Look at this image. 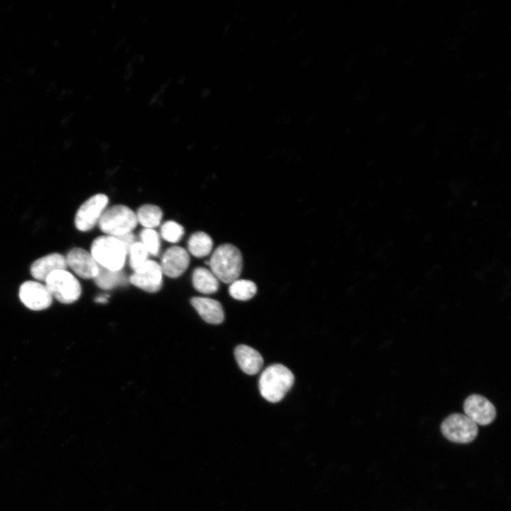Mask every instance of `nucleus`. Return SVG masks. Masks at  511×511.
Returning a JSON list of instances; mask_svg holds the SVG:
<instances>
[{
    "label": "nucleus",
    "instance_id": "22",
    "mask_svg": "<svg viewBox=\"0 0 511 511\" xmlns=\"http://www.w3.org/2000/svg\"><path fill=\"white\" fill-rule=\"evenodd\" d=\"M129 264L133 271L141 267L148 259V252L141 242H136L129 249Z\"/></svg>",
    "mask_w": 511,
    "mask_h": 511
},
{
    "label": "nucleus",
    "instance_id": "11",
    "mask_svg": "<svg viewBox=\"0 0 511 511\" xmlns=\"http://www.w3.org/2000/svg\"><path fill=\"white\" fill-rule=\"evenodd\" d=\"M66 258L69 266L79 277L94 279L98 273V264L87 251L81 248H72Z\"/></svg>",
    "mask_w": 511,
    "mask_h": 511
},
{
    "label": "nucleus",
    "instance_id": "10",
    "mask_svg": "<svg viewBox=\"0 0 511 511\" xmlns=\"http://www.w3.org/2000/svg\"><path fill=\"white\" fill-rule=\"evenodd\" d=\"M463 407L465 414L476 424L488 425L495 419V406L480 395L473 394L468 396Z\"/></svg>",
    "mask_w": 511,
    "mask_h": 511
},
{
    "label": "nucleus",
    "instance_id": "24",
    "mask_svg": "<svg viewBox=\"0 0 511 511\" xmlns=\"http://www.w3.org/2000/svg\"><path fill=\"white\" fill-rule=\"evenodd\" d=\"M115 237L123 244L128 255L129 249L136 242L134 234L132 232H128Z\"/></svg>",
    "mask_w": 511,
    "mask_h": 511
},
{
    "label": "nucleus",
    "instance_id": "9",
    "mask_svg": "<svg viewBox=\"0 0 511 511\" xmlns=\"http://www.w3.org/2000/svg\"><path fill=\"white\" fill-rule=\"evenodd\" d=\"M163 274L160 264L155 260H148L133 272L129 281L133 285L148 292H155L162 287Z\"/></svg>",
    "mask_w": 511,
    "mask_h": 511
},
{
    "label": "nucleus",
    "instance_id": "3",
    "mask_svg": "<svg viewBox=\"0 0 511 511\" xmlns=\"http://www.w3.org/2000/svg\"><path fill=\"white\" fill-rule=\"evenodd\" d=\"M91 255L99 265L112 271H120L125 264L127 252L116 237L106 235L94 240Z\"/></svg>",
    "mask_w": 511,
    "mask_h": 511
},
{
    "label": "nucleus",
    "instance_id": "16",
    "mask_svg": "<svg viewBox=\"0 0 511 511\" xmlns=\"http://www.w3.org/2000/svg\"><path fill=\"white\" fill-rule=\"evenodd\" d=\"M194 287L203 294H211L218 290L219 282L213 273L204 267L195 268L192 273Z\"/></svg>",
    "mask_w": 511,
    "mask_h": 511
},
{
    "label": "nucleus",
    "instance_id": "20",
    "mask_svg": "<svg viewBox=\"0 0 511 511\" xmlns=\"http://www.w3.org/2000/svg\"><path fill=\"white\" fill-rule=\"evenodd\" d=\"M257 292L256 284L248 280H238L231 283L229 292L230 295L237 300L246 301L251 299Z\"/></svg>",
    "mask_w": 511,
    "mask_h": 511
},
{
    "label": "nucleus",
    "instance_id": "23",
    "mask_svg": "<svg viewBox=\"0 0 511 511\" xmlns=\"http://www.w3.org/2000/svg\"><path fill=\"white\" fill-rule=\"evenodd\" d=\"M160 233L165 240L170 243L178 242L185 233L182 226L173 221H167L161 226Z\"/></svg>",
    "mask_w": 511,
    "mask_h": 511
},
{
    "label": "nucleus",
    "instance_id": "2",
    "mask_svg": "<svg viewBox=\"0 0 511 511\" xmlns=\"http://www.w3.org/2000/svg\"><path fill=\"white\" fill-rule=\"evenodd\" d=\"M292 371L282 364L268 366L261 373L259 379L260 395L270 402L280 401L294 383Z\"/></svg>",
    "mask_w": 511,
    "mask_h": 511
},
{
    "label": "nucleus",
    "instance_id": "25",
    "mask_svg": "<svg viewBox=\"0 0 511 511\" xmlns=\"http://www.w3.org/2000/svg\"><path fill=\"white\" fill-rule=\"evenodd\" d=\"M95 301H96L97 302L104 303V302H106V301H107V297H106V296H104V295H103V296H99V297H98L96 298Z\"/></svg>",
    "mask_w": 511,
    "mask_h": 511
},
{
    "label": "nucleus",
    "instance_id": "13",
    "mask_svg": "<svg viewBox=\"0 0 511 511\" xmlns=\"http://www.w3.org/2000/svg\"><path fill=\"white\" fill-rule=\"evenodd\" d=\"M66 258L60 253H53L35 260L31 265V275L39 281H45L54 271L67 270Z\"/></svg>",
    "mask_w": 511,
    "mask_h": 511
},
{
    "label": "nucleus",
    "instance_id": "1",
    "mask_svg": "<svg viewBox=\"0 0 511 511\" xmlns=\"http://www.w3.org/2000/svg\"><path fill=\"white\" fill-rule=\"evenodd\" d=\"M209 265L211 271L219 280L229 284L236 280L241 273L242 254L232 244H221L212 253Z\"/></svg>",
    "mask_w": 511,
    "mask_h": 511
},
{
    "label": "nucleus",
    "instance_id": "17",
    "mask_svg": "<svg viewBox=\"0 0 511 511\" xmlns=\"http://www.w3.org/2000/svg\"><path fill=\"white\" fill-rule=\"evenodd\" d=\"M187 247L192 255L197 258H202L211 253L213 241L207 233L198 231L189 237Z\"/></svg>",
    "mask_w": 511,
    "mask_h": 511
},
{
    "label": "nucleus",
    "instance_id": "18",
    "mask_svg": "<svg viewBox=\"0 0 511 511\" xmlns=\"http://www.w3.org/2000/svg\"><path fill=\"white\" fill-rule=\"evenodd\" d=\"M94 280L96 285L104 290H110L125 283L126 278L121 270L112 271L99 265L98 273Z\"/></svg>",
    "mask_w": 511,
    "mask_h": 511
},
{
    "label": "nucleus",
    "instance_id": "21",
    "mask_svg": "<svg viewBox=\"0 0 511 511\" xmlns=\"http://www.w3.org/2000/svg\"><path fill=\"white\" fill-rule=\"evenodd\" d=\"M141 243L144 246L149 254L157 256L160 248L158 233L153 229H143L140 233Z\"/></svg>",
    "mask_w": 511,
    "mask_h": 511
},
{
    "label": "nucleus",
    "instance_id": "7",
    "mask_svg": "<svg viewBox=\"0 0 511 511\" xmlns=\"http://www.w3.org/2000/svg\"><path fill=\"white\" fill-rule=\"evenodd\" d=\"M108 202L109 198L104 194H97L89 197L76 213V228L81 231L91 230L99 222Z\"/></svg>",
    "mask_w": 511,
    "mask_h": 511
},
{
    "label": "nucleus",
    "instance_id": "4",
    "mask_svg": "<svg viewBox=\"0 0 511 511\" xmlns=\"http://www.w3.org/2000/svg\"><path fill=\"white\" fill-rule=\"evenodd\" d=\"M98 223L101 231L115 237L131 232L136 226L138 221L132 209L118 204L104 211Z\"/></svg>",
    "mask_w": 511,
    "mask_h": 511
},
{
    "label": "nucleus",
    "instance_id": "12",
    "mask_svg": "<svg viewBox=\"0 0 511 511\" xmlns=\"http://www.w3.org/2000/svg\"><path fill=\"white\" fill-rule=\"evenodd\" d=\"M189 263V256L187 251L180 246H172L163 254L160 267L163 274L175 278L185 273Z\"/></svg>",
    "mask_w": 511,
    "mask_h": 511
},
{
    "label": "nucleus",
    "instance_id": "15",
    "mask_svg": "<svg viewBox=\"0 0 511 511\" xmlns=\"http://www.w3.org/2000/svg\"><path fill=\"white\" fill-rule=\"evenodd\" d=\"M234 356L240 368L248 375H255L261 369L263 359L254 348L246 345H238Z\"/></svg>",
    "mask_w": 511,
    "mask_h": 511
},
{
    "label": "nucleus",
    "instance_id": "14",
    "mask_svg": "<svg viewBox=\"0 0 511 511\" xmlns=\"http://www.w3.org/2000/svg\"><path fill=\"white\" fill-rule=\"evenodd\" d=\"M191 304L207 323L218 324L224 319L223 307L217 300L207 297H193Z\"/></svg>",
    "mask_w": 511,
    "mask_h": 511
},
{
    "label": "nucleus",
    "instance_id": "5",
    "mask_svg": "<svg viewBox=\"0 0 511 511\" xmlns=\"http://www.w3.org/2000/svg\"><path fill=\"white\" fill-rule=\"evenodd\" d=\"M45 282L53 297L62 304L73 303L80 297V283L67 270L53 272L47 277Z\"/></svg>",
    "mask_w": 511,
    "mask_h": 511
},
{
    "label": "nucleus",
    "instance_id": "6",
    "mask_svg": "<svg viewBox=\"0 0 511 511\" xmlns=\"http://www.w3.org/2000/svg\"><path fill=\"white\" fill-rule=\"evenodd\" d=\"M442 434L450 441L468 444L477 436V424L466 414L454 413L449 415L441 424Z\"/></svg>",
    "mask_w": 511,
    "mask_h": 511
},
{
    "label": "nucleus",
    "instance_id": "8",
    "mask_svg": "<svg viewBox=\"0 0 511 511\" xmlns=\"http://www.w3.org/2000/svg\"><path fill=\"white\" fill-rule=\"evenodd\" d=\"M18 295L21 302L34 311L45 309L53 302V296L45 285L37 281L28 280L22 283Z\"/></svg>",
    "mask_w": 511,
    "mask_h": 511
},
{
    "label": "nucleus",
    "instance_id": "19",
    "mask_svg": "<svg viewBox=\"0 0 511 511\" xmlns=\"http://www.w3.org/2000/svg\"><path fill=\"white\" fill-rule=\"evenodd\" d=\"M136 215L138 222L142 226L147 229H153L159 226L163 216V211L156 205L145 204L138 209Z\"/></svg>",
    "mask_w": 511,
    "mask_h": 511
}]
</instances>
